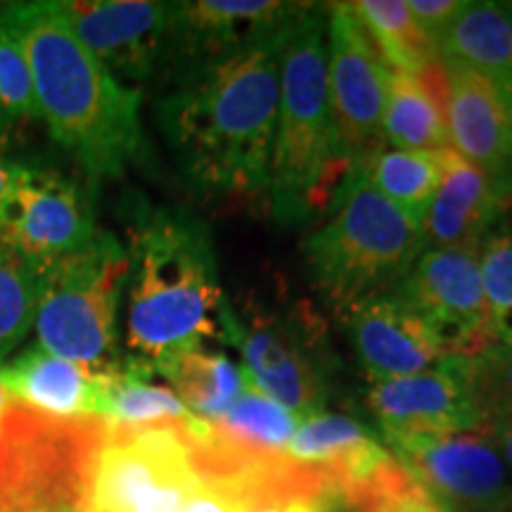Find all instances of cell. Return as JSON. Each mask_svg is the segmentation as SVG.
<instances>
[{
  "instance_id": "6da1fadb",
  "label": "cell",
  "mask_w": 512,
  "mask_h": 512,
  "mask_svg": "<svg viewBox=\"0 0 512 512\" xmlns=\"http://www.w3.org/2000/svg\"><path fill=\"white\" fill-rule=\"evenodd\" d=\"M283 36L190 64L174 91L159 100V128L197 192L228 197L268 192Z\"/></svg>"
},
{
  "instance_id": "7a4b0ae2",
  "label": "cell",
  "mask_w": 512,
  "mask_h": 512,
  "mask_svg": "<svg viewBox=\"0 0 512 512\" xmlns=\"http://www.w3.org/2000/svg\"><path fill=\"white\" fill-rule=\"evenodd\" d=\"M124 368L157 377L166 361L223 337L226 309L209 228L181 209L128 214Z\"/></svg>"
},
{
  "instance_id": "3957f363",
  "label": "cell",
  "mask_w": 512,
  "mask_h": 512,
  "mask_svg": "<svg viewBox=\"0 0 512 512\" xmlns=\"http://www.w3.org/2000/svg\"><path fill=\"white\" fill-rule=\"evenodd\" d=\"M27 57L41 119L91 181L119 178L145 152L138 88L124 86L83 48L53 0L0 10Z\"/></svg>"
},
{
  "instance_id": "277c9868",
  "label": "cell",
  "mask_w": 512,
  "mask_h": 512,
  "mask_svg": "<svg viewBox=\"0 0 512 512\" xmlns=\"http://www.w3.org/2000/svg\"><path fill=\"white\" fill-rule=\"evenodd\" d=\"M344 181L332 159L328 8L309 5L280 43V107L268 181L273 216L297 226L335 200Z\"/></svg>"
},
{
  "instance_id": "5b68a950",
  "label": "cell",
  "mask_w": 512,
  "mask_h": 512,
  "mask_svg": "<svg viewBox=\"0 0 512 512\" xmlns=\"http://www.w3.org/2000/svg\"><path fill=\"white\" fill-rule=\"evenodd\" d=\"M422 252L418 223L358 171L347 176L330 219L304 245L313 285L337 313L396 292Z\"/></svg>"
},
{
  "instance_id": "8992f818",
  "label": "cell",
  "mask_w": 512,
  "mask_h": 512,
  "mask_svg": "<svg viewBox=\"0 0 512 512\" xmlns=\"http://www.w3.org/2000/svg\"><path fill=\"white\" fill-rule=\"evenodd\" d=\"M128 252L107 230L38 271L36 332L50 354L95 375L124 366L117 318L128 280Z\"/></svg>"
},
{
  "instance_id": "52a82bcc",
  "label": "cell",
  "mask_w": 512,
  "mask_h": 512,
  "mask_svg": "<svg viewBox=\"0 0 512 512\" xmlns=\"http://www.w3.org/2000/svg\"><path fill=\"white\" fill-rule=\"evenodd\" d=\"M105 418L55 420L15 406L0 437V512H88Z\"/></svg>"
},
{
  "instance_id": "ba28073f",
  "label": "cell",
  "mask_w": 512,
  "mask_h": 512,
  "mask_svg": "<svg viewBox=\"0 0 512 512\" xmlns=\"http://www.w3.org/2000/svg\"><path fill=\"white\" fill-rule=\"evenodd\" d=\"M223 337L242 356L249 384L299 418L323 413L332 375L325 323L306 304L290 309L249 306L242 320L226 304Z\"/></svg>"
},
{
  "instance_id": "9c48e42d",
  "label": "cell",
  "mask_w": 512,
  "mask_h": 512,
  "mask_svg": "<svg viewBox=\"0 0 512 512\" xmlns=\"http://www.w3.org/2000/svg\"><path fill=\"white\" fill-rule=\"evenodd\" d=\"M185 422L152 427L107 422L95 453L88 512H183L202 486Z\"/></svg>"
},
{
  "instance_id": "30bf717a",
  "label": "cell",
  "mask_w": 512,
  "mask_h": 512,
  "mask_svg": "<svg viewBox=\"0 0 512 512\" xmlns=\"http://www.w3.org/2000/svg\"><path fill=\"white\" fill-rule=\"evenodd\" d=\"M389 74L351 5H328L332 159L344 178L384 145L382 114Z\"/></svg>"
},
{
  "instance_id": "8fae6325",
  "label": "cell",
  "mask_w": 512,
  "mask_h": 512,
  "mask_svg": "<svg viewBox=\"0 0 512 512\" xmlns=\"http://www.w3.org/2000/svg\"><path fill=\"white\" fill-rule=\"evenodd\" d=\"M396 294L422 320L444 358H477L496 347L479 249H425Z\"/></svg>"
},
{
  "instance_id": "7c38bea8",
  "label": "cell",
  "mask_w": 512,
  "mask_h": 512,
  "mask_svg": "<svg viewBox=\"0 0 512 512\" xmlns=\"http://www.w3.org/2000/svg\"><path fill=\"white\" fill-rule=\"evenodd\" d=\"M98 230L91 195L79 181L53 166L19 164L0 211V240L36 271L88 245Z\"/></svg>"
},
{
  "instance_id": "4fadbf2b",
  "label": "cell",
  "mask_w": 512,
  "mask_h": 512,
  "mask_svg": "<svg viewBox=\"0 0 512 512\" xmlns=\"http://www.w3.org/2000/svg\"><path fill=\"white\" fill-rule=\"evenodd\" d=\"M394 456L451 512H503L512 505L508 463L482 430L415 441Z\"/></svg>"
},
{
  "instance_id": "5bb4252c",
  "label": "cell",
  "mask_w": 512,
  "mask_h": 512,
  "mask_svg": "<svg viewBox=\"0 0 512 512\" xmlns=\"http://www.w3.org/2000/svg\"><path fill=\"white\" fill-rule=\"evenodd\" d=\"M368 408L392 453L422 439L477 430L465 358H446L418 375L370 382Z\"/></svg>"
},
{
  "instance_id": "9a60e30c",
  "label": "cell",
  "mask_w": 512,
  "mask_h": 512,
  "mask_svg": "<svg viewBox=\"0 0 512 512\" xmlns=\"http://www.w3.org/2000/svg\"><path fill=\"white\" fill-rule=\"evenodd\" d=\"M69 29L112 76L143 81L171 53V3L62 0Z\"/></svg>"
},
{
  "instance_id": "2e32d148",
  "label": "cell",
  "mask_w": 512,
  "mask_h": 512,
  "mask_svg": "<svg viewBox=\"0 0 512 512\" xmlns=\"http://www.w3.org/2000/svg\"><path fill=\"white\" fill-rule=\"evenodd\" d=\"M309 3L278 0H190L171 3V50L190 64L238 53L283 36Z\"/></svg>"
},
{
  "instance_id": "e0dca14e",
  "label": "cell",
  "mask_w": 512,
  "mask_h": 512,
  "mask_svg": "<svg viewBox=\"0 0 512 512\" xmlns=\"http://www.w3.org/2000/svg\"><path fill=\"white\" fill-rule=\"evenodd\" d=\"M444 67L451 150L479 166L498 185L512 143V95L491 76L465 64L444 62Z\"/></svg>"
},
{
  "instance_id": "ac0fdd59",
  "label": "cell",
  "mask_w": 512,
  "mask_h": 512,
  "mask_svg": "<svg viewBox=\"0 0 512 512\" xmlns=\"http://www.w3.org/2000/svg\"><path fill=\"white\" fill-rule=\"evenodd\" d=\"M285 456L318 472L342 510L394 453L349 415L318 413L299 422Z\"/></svg>"
},
{
  "instance_id": "d6986e66",
  "label": "cell",
  "mask_w": 512,
  "mask_h": 512,
  "mask_svg": "<svg viewBox=\"0 0 512 512\" xmlns=\"http://www.w3.org/2000/svg\"><path fill=\"white\" fill-rule=\"evenodd\" d=\"M344 316L370 382L418 375L446 361L422 320L396 292L356 304Z\"/></svg>"
},
{
  "instance_id": "ffe728a7",
  "label": "cell",
  "mask_w": 512,
  "mask_h": 512,
  "mask_svg": "<svg viewBox=\"0 0 512 512\" xmlns=\"http://www.w3.org/2000/svg\"><path fill=\"white\" fill-rule=\"evenodd\" d=\"M3 377L12 401L24 411L55 420L105 418L110 375L64 361L38 342L3 366Z\"/></svg>"
},
{
  "instance_id": "44dd1931",
  "label": "cell",
  "mask_w": 512,
  "mask_h": 512,
  "mask_svg": "<svg viewBox=\"0 0 512 512\" xmlns=\"http://www.w3.org/2000/svg\"><path fill=\"white\" fill-rule=\"evenodd\" d=\"M503 197L475 164L446 150L444 174L434 190L420 230L425 249H479L501 223Z\"/></svg>"
},
{
  "instance_id": "7402d4cb",
  "label": "cell",
  "mask_w": 512,
  "mask_h": 512,
  "mask_svg": "<svg viewBox=\"0 0 512 512\" xmlns=\"http://www.w3.org/2000/svg\"><path fill=\"white\" fill-rule=\"evenodd\" d=\"M382 140L396 150H451L448 143V76L437 60L420 72H392L382 114Z\"/></svg>"
},
{
  "instance_id": "603a6c76",
  "label": "cell",
  "mask_w": 512,
  "mask_h": 512,
  "mask_svg": "<svg viewBox=\"0 0 512 512\" xmlns=\"http://www.w3.org/2000/svg\"><path fill=\"white\" fill-rule=\"evenodd\" d=\"M444 62L465 64L501 83L512 95V10L508 3L467 0L437 43Z\"/></svg>"
},
{
  "instance_id": "cb8c5ba5",
  "label": "cell",
  "mask_w": 512,
  "mask_h": 512,
  "mask_svg": "<svg viewBox=\"0 0 512 512\" xmlns=\"http://www.w3.org/2000/svg\"><path fill=\"white\" fill-rule=\"evenodd\" d=\"M157 375L171 384L192 415L204 420L221 418L249 387L245 368L230 361L223 351L207 349V344L174 356Z\"/></svg>"
},
{
  "instance_id": "d4e9b609",
  "label": "cell",
  "mask_w": 512,
  "mask_h": 512,
  "mask_svg": "<svg viewBox=\"0 0 512 512\" xmlns=\"http://www.w3.org/2000/svg\"><path fill=\"white\" fill-rule=\"evenodd\" d=\"M444 155L446 150H396V147L382 145L354 171L420 226L427 204L444 174Z\"/></svg>"
},
{
  "instance_id": "484cf974",
  "label": "cell",
  "mask_w": 512,
  "mask_h": 512,
  "mask_svg": "<svg viewBox=\"0 0 512 512\" xmlns=\"http://www.w3.org/2000/svg\"><path fill=\"white\" fill-rule=\"evenodd\" d=\"M349 5L389 72L415 74L439 57L415 22L408 0H358Z\"/></svg>"
},
{
  "instance_id": "4316f807",
  "label": "cell",
  "mask_w": 512,
  "mask_h": 512,
  "mask_svg": "<svg viewBox=\"0 0 512 512\" xmlns=\"http://www.w3.org/2000/svg\"><path fill=\"white\" fill-rule=\"evenodd\" d=\"M209 422L216 437L235 451L280 453L290 444L302 418L249 384L233 408Z\"/></svg>"
},
{
  "instance_id": "83f0119b",
  "label": "cell",
  "mask_w": 512,
  "mask_h": 512,
  "mask_svg": "<svg viewBox=\"0 0 512 512\" xmlns=\"http://www.w3.org/2000/svg\"><path fill=\"white\" fill-rule=\"evenodd\" d=\"M192 413L183 406L174 389L140 377L121 366L107 380L105 420L121 427L176 425L190 420Z\"/></svg>"
},
{
  "instance_id": "f1b7e54d",
  "label": "cell",
  "mask_w": 512,
  "mask_h": 512,
  "mask_svg": "<svg viewBox=\"0 0 512 512\" xmlns=\"http://www.w3.org/2000/svg\"><path fill=\"white\" fill-rule=\"evenodd\" d=\"M465 380L477 430L512 422V347L496 344L477 358H465Z\"/></svg>"
},
{
  "instance_id": "f546056e",
  "label": "cell",
  "mask_w": 512,
  "mask_h": 512,
  "mask_svg": "<svg viewBox=\"0 0 512 512\" xmlns=\"http://www.w3.org/2000/svg\"><path fill=\"white\" fill-rule=\"evenodd\" d=\"M38 271L0 240V358L27 337L36 318Z\"/></svg>"
},
{
  "instance_id": "4dcf8cb0",
  "label": "cell",
  "mask_w": 512,
  "mask_h": 512,
  "mask_svg": "<svg viewBox=\"0 0 512 512\" xmlns=\"http://www.w3.org/2000/svg\"><path fill=\"white\" fill-rule=\"evenodd\" d=\"M479 271L496 342L512 347V228L503 221L482 240Z\"/></svg>"
},
{
  "instance_id": "1f68e13d",
  "label": "cell",
  "mask_w": 512,
  "mask_h": 512,
  "mask_svg": "<svg viewBox=\"0 0 512 512\" xmlns=\"http://www.w3.org/2000/svg\"><path fill=\"white\" fill-rule=\"evenodd\" d=\"M0 110L10 121L41 117L27 57L3 19H0Z\"/></svg>"
},
{
  "instance_id": "d6a6232c",
  "label": "cell",
  "mask_w": 512,
  "mask_h": 512,
  "mask_svg": "<svg viewBox=\"0 0 512 512\" xmlns=\"http://www.w3.org/2000/svg\"><path fill=\"white\" fill-rule=\"evenodd\" d=\"M245 491L235 477L202 475V486L185 503L183 512H242L245 510Z\"/></svg>"
},
{
  "instance_id": "836d02e7",
  "label": "cell",
  "mask_w": 512,
  "mask_h": 512,
  "mask_svg": "<svg viewBox=\"0 0 512 512\" xmlns=\"http://www.w3.org/2000/svg\"><path fill=\"white\" fill-rule=\"evenodd\" d=\"M465 3L467 0H408V8H411L420 29L425 31L434 48H437L439 38L451 27L453 19L460 15Z\"/></svg>"
},
{
  "instance_id": "e575fe53",
  "label": "cell",
  "mask_w": 512,
  "mask_h": 512,
  "mask_svg": "<svg viewBox=\"0 0 512 512\" xmlns=\"http://www.w3.org/2000/svg\"><path fill=\"white\" fill-rule=\"evenodd\" d=\"M320 496H268L249 503L242 512H297L306 501ZM332 498V496H330Z\"/></svg>"
},
{
  "instance_id": "d590c367",
  "label": "cell",
  "mask_w": 512,
  "mask_h": 512,
  "mask_svg": "<svg viewBox=\"0 0 512 512\" xmlns=\"http://www.w3.org/2000/svg\"><path fill=\"white\" fill-rule=\"evenodd\" d=\"M5 143H8V140H0V211H3L5 200L10 197V190L12 185H15L17 174H19V164H22L8 157V152H5Z\"/></svg>"
},
{
  "instance_id": "8d00e7d4",
  "label": "cell",
  "mask_w": 512,
  "mask_h": 512,
  "mask_svg": "<svg viewBox=\"0 0 512 512\" xmlns=\"http://www.w3.org/2000/svg\"><path fill=\"white\" fill-rule=\"evenodd\" d=\"M486 434H489V437L496 441V446H498V451H501L503 460L508 463V467H512V422H508V425L496 427V430H489Z\"/></svg>"
},
{
  "instance_id": "74e56055",
  "label": "cell",
  "mask_w": 512,
  "mask_h": 512,
  "mask_svg": "<svg viewBox=\"0 0 512 512\" xmlns=\"http://www.w3.org/2000/svg\"><path fill=\"white\" fill-rule=\"evenodd\" d=\"M17 403L12 401V396L8 392V384H5V377H3V363H0V437H3L5 427H8V420L12 411H15Z\"/></svg>"
},
{
  "instance_id": "f35d334b",
  "label": "cell",
  "mask_w": 512,
  "mask_h": 512,
  "mask_svg": "<svg viewBox=\"0 0 512 512\" xmlns=\"http://www.w3.org/2000/svg\"><path fill=\"white\" fill-rule=\"evenodd\" d=\"M337 510H339V503L335 498L320 496V498H311V501H306L297 512H337Z\"/></svg>"
},
{
  "instance_id": "ab89813d",
  "label": "cell",
  "mask_w": 512,
  "mask_h": 512,
  "mask_svg": "<svg viewBox=\"0 0 512 512\" xmlns=\"http://www.w3.org/2000/svg\"><path fill=\"white\" fill-rule=\"evenodd\" d=\"M498 195L505 200H512V143H510V155H508V164H505V171L501 176V181H498Z\"/></svg>"
},
{
  "instance_id": "60d3db41",
  "label": "cell",
  "mask_w": 512,
  "mask_h": 512,
  "mask_svg": "<svg viewBox=\"0 0 512 512\" xmlns=\"http://www.w3.org/2000/svg\"><path fill=\"white\" fill-rule=\"evenodd\" d=\"M12 121L5 117L3 110H0V140H8V131H10Z\"/></svg>"
},
{
  "instance_id": "b9f144b4",
  "label": "cell",
  "mask_w": 512,
  "mask_h": 512,
  "mask_svg": "<svg viewBox=\"0 0 512 512\" xmlns=\"http://www.w3.org/2000/svg\"><path fill=\"white\" fill-rule=\"evenodd\" d=\"M503 512H512V505H510V508H508V510H503Z\"/></svg>"
},
{
  "instance_id": "7bdbcfd3",
  "label": "cell",
  "mask_w": 512,
  "mask_h": 512,
  "mask_svg": "<svg viewBox=\"0 0 512 512\" xmlns=\"http://www.w3.org/2000/svg\"><path fill=\"white\" fill-rule=\"evenodd\" d=\"M508 5H510V10H512V3H508Z\"/></svg>"
}]
</instances>
